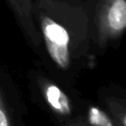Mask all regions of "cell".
Segmentation results:
<instances>
[{
	"label": "cell",
	"instance_id": "1",
	"mask_svg": "<svg viewBox=\"0 0 126 126\" xmlns=\"http://www.w3.org/2000/svg\"><path fill=\"white\" fill-rule=\"evenodd\" d=\"M95 43L105 47L126 29V0H82Z\"/></svg>",
	"mask_w": 126,
	"mask_h": 126
},
{
	"label": "cell",
	"instance_id": "2",
	"mask_svg": "<svg viewBox=\"0 0 126 126\" xmlns=\"http://www.w3.org/2000/svg\"><path fill=\"white\" fill-rule=\"evenodd\" d=\"M24 34L32 45L39 43V35L32 17V0H4Z\"/></svg>",
	"mask_w": 126,
	"mask_h": 126
},
{
	"label": "cell",
	"instance_id": "3",
	"mask_svg": "<svg viewBox=\"0 0 126 126\" xmlns=\"http://www.w3.org/2000/svg\"><path fill=\"white\" fill-rule=\"evenodd\" d=\"M44 97L49 106L61 115H69L71 113V104L66 94L56 85L46 83L43 87Z\"/></svg>",
	"mask_w": 126,
	"mask_h": 126
},
{
	"label": "cell",
	"instance_id": "4",
	"mask_svg": "<svg viewBox=\"0 0 126 126\" xmlns=\"http://www.w3.org/2000/svg\"><path fill=\"white\" fill-rule=\"evenodd\" d=\"M89 121L93 126H109L113 124L111 119L103 111L94 106L89 110Z\"/></svg>",
	"mask_w": 126,
	"mask_h": 126
},
{
	"label": "cell",
	"instance_id": "5",
	"mask_svg": "<svg viewBox=\"0 0 126 126\" xmlns=\"http://www.w3.org/2000/svg\"><path fill=\"white\" fill-rule=\"evenodd\" d=\"M0 126H11L9 115H8V112L4 104L1 91H0Z\"/></svg>",
	"mask_w": 126,
	"mask_h": 126
},
{
	"label": "cell",
	"instance_id": "6",
	"mask_svg": "<svg viewBox=\"0 0 126 126\" xmlns=\"http://www.w3.org/2000/svg\"><path fill=\"white\" fill-rule=\"evenodd\" d=\"M109 126H114V125H113V124H111V125H109Z\"/></svg>",
	"mask_w": 126,
	"mask_h": 126
}]
</instances>
